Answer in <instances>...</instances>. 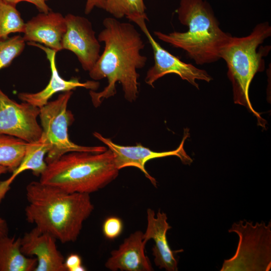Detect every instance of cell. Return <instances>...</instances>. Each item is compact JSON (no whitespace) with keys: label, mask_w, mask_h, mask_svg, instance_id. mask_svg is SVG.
<instances>
[{"label":"cell","mask_w":271,"mask_h":271,"mask_svg":"<svg viewBox=\"0 0 271 271\" xmlns=\"http://www.w3.org/2000/svg\"><path fill=\"white\" fill-rule=\"evenodd\" d=\"M102 23L104 29L97 38L104 43V49L89 75L95 81L106 78L108 84L101 91H90L96 107L104 99L116 93L117 82L121 84L125 99L130 102L135 101L139 94L140 75L137 70L144 67L147 61V57L141 53L144 42L133 25L109 17Z\"/></svg>","instance_id":"6da1fadb"},{"label":"cell","mask_w":271,"mask_h":271,"mask_svg":"<svg viewBox=\"0 0 271 271\" xmlns=\"http://www.w3.org/2000/svg\"><path fill=\"white\" fill-rule=\"evenodd\" d=\"M26 190L27 220L61 243L75 241L94 210L90 194L69 193L39 181Z\"/></svg>","instance_id":"7a4b0ae2"},{"label":"cell","mask_w":271,"mask_h":271,"mask_svg":"<svg viewBox=\"0 0 271 271\" xmlns=\"http://www.w3.org/2000/svg\"><path fill=\"white\" fill-rule=\"evenodd\" d=\"M176 12L180 23L188 29L168 34L154 31L158 39L183 50L197 64L219 60L221 48L232 36L220 28L210 4L206 0H181Z\"/></svg>","instance_id":"3957f363"},{"label":"cell","mask_w":271,"mask_h":271,"mask_svg":"<svg viewBox=\"0 0 271 271\" xmlns=\"http://www.w3.org/2000/svg\"><path fill=\"white\" fill-rule=\"evenodd\" d=\"M112 152H72L48 164L39 181L69 193L90 194L105 187L117 177Z\"/></svg>","instance_id":"277c9868"},{"label":"cell","mask_w":271,"mask_h":271,"mask_svg":"<svg viewBox=\"0 0 271 271\" xmlns=\"http://www.w3.org/2000/svg\"><path fill=\"white\" fill-rule=\"evenodd\" d=\"M270 36L269 23H260L246 36H231L220 52V59L227 64V74L232 84L234 102L245 106L257 117L260 125L263 127V119L251 104L249 89L256 73L264 70L263 57L268 54L271 47H264L261 44Z\"/></svg>","instance_id":"5b68a950"},{"label":"cell","mask_w":271,"mask_h":271,"mask_svg":"<svg viewBox=\"0 0 271 271\" xmlns=\"http://www.w3.org/2000/svg\"><path fill=\"white\" fill-rule=\"evenodd\" d=\"M239 237L234 255L225 259L221 271H268L271 268V222L253 224L251 221L234 222L228 230Z\"/></svg>","instance_id":"8992f818"},{"label":"cell","mask_w":271,"mask_h":271,"mask_svg":"<svg viewBox=\"0 0 271 271\" xmlns=\"http://www.w3.org/2000/svg\"><path fill=\"white\" fill-rule=\"evenodd\" d=\"M72 91L63 92L53 101L40 108L39 117L42 129L41 137L49 145L46 163L50 164L63 155L72 152L101 153L107 150L103 146H83L72 142L69 138L68 127L74 120L71 111L67 110Z\"/></svg>","instance_id":"52a82bcc"},{"label":"cell","mask_w":271,"mask_h":271,"mask_svg":"<svg viewBox=\"0 0 271 271\" xmlns=\"http://www.w3.org/2000/svg\"><path fill=\"white\" fill-rule=\"evenodd\" d=\"M134 22L145 34L153 51L154 64L147 71L146 83L154 87V83L163 76L171 73L179 76L191 85L199 89L196 80L209 82L212 77L205 70L196 67L191 64L181 61L163 48L152 37L147 26L148 17L137 16L127 18Z\"/></svg>","instance_id":"ba28073f"},{"label":"cell","mask_w":271,"mask_h":271,"mask_svg":"<svg viewBox=\"0 0 271 271\" xmlns=\"http://www.w3.org/2000/svg\"><path fill=\"white\" fill-rule=\"evenodd\" d=\"M40 108L26 102L18 103L0 89V133L27 143L38 140L42 129L37 121Z\"/></svg>","instance_id":"9c48e42d"},{"label":"cell","mask_w":271,"mask_h":271,"mask_svg":"<svg viewBox=\"0 0 271 271\" xmlns=\"http://www.w3.org/2000/svg\"><path fill=\"white\" fill-rule=\"evenodd\" d=\"M93 134L97 139L106 145L112 152L115 166L119 170L127 167L137 168L156 187L157 184L156 180L149 174L145 168V165L148 161L154 159L174 156L179 158L185 165H190L193 162V160L187 154L184 149L185 141L189 136L188 131H186V129L183 138L177 149L162 152L152 151L141 144L133 146L119 145L97 132H94Z\"/></svg>","instance_id":"30bf717a"},{"label":"cell","mask_w":271,"mask_h":271,"mask_svg":"<svg viewBox=\"0 0 271 271\" xmlns=\"http://www.w3.org/2000/svg\"><path fill=\"white\" fill-rule=\"evenodd\" d=\"M65 19L66 31L62 41V50L72 52L83 70L89 72L100 56L101 47L92 24L85 17L71 14Z\"/></svg>","instance_id":"8fae6325"},{"label":"cell","mask_w":271,"mask_h":271,"mask_svg":"<svg viewBox=\"0 0 271 271\" xmlns=\"http://www.w3.org/2000/svg\"><path fill=\"white\" fill-rule=\"evenodd\" d=\"M21 239L22 253L37 259L34 271H67L65 259L57 247V239L52 235L35 226Z\"/></svg>","instance_id":"7c38bea8"},{"label":"cell","mask_w":271,"mask_h":271,"mask_svg":"<svg viewBox=\"0 0 271 271\" xmlns=\"http://www.w3.org/2000/svg\"><path fill=\"white\" fill-rule=\"evenodd\" d=\"M28 44L38 47L45 52L50 63L51 76L48 84L43 90L36 93H19L18 97L22 101L41 108L47 104L52 96L56 93L72 91L78 87H83L95 91L99 87V83L96 81L81 82L76 77L68 80L64 79L60 76L56 67L57 52L37 43L28 42Z\"/></svg>","instance_id":"4fadbf2b"},{"label":"cell","mask_w":271,"mask_h":271,"mask_svg":"<svg viewBox=\"0 0 271 271\" xmlns=\"http://www.w3.org/2000/svg\"><path fill=\"white\" fill-rule=\"evenodd\" d=\"M147 218V226L144 238L147 242L150 239L155 242L152 252L155 265L167 271L178 270V260L175 255L183 250H172L168 244L166 235L172 227L167 221V214L159 209L156 216L155 211L148 208Z\"/></svg>","instance_id":"5bb4252c"},{"label":"cell","mask_w":271,"mask_h":271,"mask_svg":"<svg viewBox=\"0 0 271 271\" xmlns=\"http://www.w3.org/2000/svg\"><path fill=\"white\" fill-rule=\"evenodd\" d=\"M66 31L65 17L51 11L40 13L26 23L23 38L25 42L44 44L57 52L62 50V41Z\"/></svg>","instance_id":"9a60e30c"},{"label":"cell","mask_w":271,"mask_h":271,"mask_svg":"<svg viewBox=\"0 0 271 271\" xmlns=\"http://www.w3.org/2000/svg\"><path fill=\"white\" fill-rule=\"evenodd\" d=\"M147 242L140 230L131 233L117 249L112 251L105 263L110 270L152 271L153 267L145 254Z\"/></svg>","instance_id":"2e32d148"},{"label":"cell","mask_w":271,"mask_h":271,"mask_svg":"<svg viewBox=\"0 0 271 271\" xmlns=\"http://www.w3.org/2000/svg\"><path fill=\"white\" fill-rule=\"evenodd\" d=\"M49 148L47 142L42 137L37 141L28 143L24 156L19 166L12 172L10 177L0 182V204L10 189L12 182L21 173L31 170L34 175L40 176L47 166L45 156Z\"/></svg>","instance_id":"e0dca14e"},{"label":"cell","mask_w":271,"mask_h":271,"mask_svg":"<svg viewBox=\"0 0 271 271\" xmlns=\"http://www.w3.org/2000/svg\"><path fill=\"white\" fill-rule=\"evenodd\" d=\"M21 246L20 237L7 235L0 238V271H34L36 258L24 254Z\"/></svg>","instance_id":"ac0fdd59"},{"label":"cell","mask_w":271,"mask_h":271,"mask_svg":"<svg viewBox=\"0 0 271 271\" xmlns=\"http://www.w3.org/2000/svg\"><path fill=\"white\" fill-rule=\"evenodd\" d=\"M28 143L15 137L0 133V166L12 173L21 163Z\"/></svg>","instance_id":"d6986e66"},{"label":"cell","mask_w":271,"mask_h":271,"mask_svg":"<svg viewBox=\"0 0 271 271\" xmlns=\"http://www.w3.org/2000/svg\"><path fill=\"white\" fill-rule=\"evenodd\" d=\"M25 24L16 6L0 0V41L11 33H23Z\"/></svg>","instance_id":"ffe728a7"},{"label":"cell","mask_w":271,"mask_h":271,"mask_svg":"<svg viewBox=\"0 0 271 271\" xmlns=\"http://www.w3.org/2000/svg\"><path fill=\"white\" fill-rule=\"evenodd\" d=\"M116 19L148 17L144 0H106L104 10Z\"/></svg>","instance_id":"44dd1931"},{"label":"cell","mask_w":271,"mask_h":271,"mask_svg":"<svg viewBox=\"0 0 271 271\" xmlns=\"http://www.w3.org/2000/svg\"><path fill=\"white\" fill-rule=\"evenodd\" d=\"M25 42L20 35H15L0 41V70L10 66L22 53Z\"/></svg>","instance_id":"7402d4cb"},{"label":"cell","mask_w":271,"mask_h":271,"mask_svg":"<svg viewBox=\"0 0 271 271\" xmlns=\"http://www.w3.org/2000/svg\"><path fill=\"white\" fill-rule=\"evenodd\" d=\"M123 230L122 220L114 216L107 218L102 225V231L106 238L114 239L119 236Z\"/></svg>","instance_id":"603a6c76"},{"label":"cell","mask_w":271,"mask_h":271,"mask_svg":"<svg viewBox=\"0 0 271 271\" xmlns=\"http://www.w3.org/2000/svg\"><path fill=\"white\" fill-rule=\"evenodd\" d=\"M64 264L67 271H84L86 268L82 264L81 257L77 254L72 253L65 260Z\"/></svg>","instance_id":"cb8c5ba5"},{"label":"cell","mask_w":271,"mask_h":271,"mask_svg":"<svg viewBox=\"0 0 271 271\" xmlns=\"http://www.w3.org/2000/svg\"><path fill=\"white\" fill-rule=\"evenodd\" d=\"M9 4L16 6L22 2H27L34 5L40 13H48L51 11L50 8L47 4L48 0H3Z\"/></svg>","instance_id":"d4e9b609"},{"label":"cell","mask_w":271,"mask_h":271,"mask_svg":"<svg viewBox=\"0 0 271 271\" xmlns=\"http://www.w3.org/2000/svg\"><path fill=\"white\" fill-rule=\"evenodd\" d=\"M106 0H86L85 14L88 15L94 8L104 10Z\"/></svg>","instance_id":"484cf974"},{"label":"cell","mask_w":271,"mask_h":271,"mask_svg":"<svg viewBox=\"0 0 271 271\" xmlns=\"http://www.w3.org/2000/svg\"><path fill=\"white\" fill-rule=\"evenodd\" d=\"M9 172L8 169L4 166H0V176ZM9 227L7 221L0 217V238L8 235Z\"/></svg>","instance_id":"4316f807"}]
</instances>
